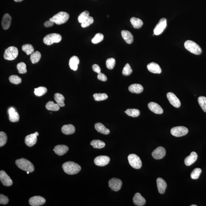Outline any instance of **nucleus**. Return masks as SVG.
I'll use <instances>...</instances> for the list:
<instances>
[{
    "label": "nucleus",
    "mask_w": 206,
    "mask_h": 206,
    "mask_svg": "<svg viewBox=\"0 0 206 206\" xmlns=\"http://www.w3.org/2000/svg\"><path fill=\"white\" fill-rule=\"evenodd\" d=\"M131 24L135 29H139L143 25V22L140 19L133 17L130 19Z\"/></svg>",
    "instance_id": "c756f323"
},
{
    "label": "nucleus",
    "mask_w": 206,
    "mask_h": 206,
    "mask_svg": "<svg viewBox=\"0 0 206 206\" xmlns=\"http://www.w3.org/2000/svg\"><path fill=\"white\" fill-rule=\"evenodd\" d=\"M95 100L97 101H100L105 100L108 97L107 95L105 93H94L93 95Z\"/></svg>",
    "instance_id": "4c0bfd02"
},
{
    "label": "nucleus",
    "mask_w": 206,
    "mask_h": 206,
    "mask_svg": "<svg viewBox=\"0 0 206 206\" xmlns=\"http://www.w3.org/2000/svg\"><path fill=\"white\" fill-rule=\"evenodd\" d=\"M54 23L53 22H52L51 20H50L46 21L44 23V25L46 27L49 28L53 26Z\"/></svg>",
    "instance_id": "864d4df0"
},
{
    "label": "nucleus",
    "mask_w": 206,
    "mask_h": 206,
    "mask_svg": "<svg viewBox=\"0 0 206 206\" xmlns=\"http://www.w3.org/2000/svg\"><path fill=\"white\" fill-rule=\"evenodd\" d=\"M198 158L197 153L196 152H192L191 153L189 156H187L185 158L184 160V163L185 165L187 166L191 165L196 162Z\"/></svg>",
    "instance_id": "4be33fe9"
},
{
    "label": "nucleus",
    "mask_w": 206,
    "mask_h": 206,
    "mask_svg": "<svg viewBox=\"0 0 206 206\" xmlns=\"http://www.w3.org/2000/svg\"><path fill=\"white\" fill-rule=\"evenodd\" d=\"M149 108L152 112L157 114H161L163 113L162 108L161 106L156 103L151 102L149 103L148 105Z\"/></svg>",
    "instance_id": "a211bd4d"
},
{
    "label": "nucleus",
    "mask_w": 206,
    "mask_h": 206,
    "mask_svg": "<svg viewBox=\"0 0 206 206\" xmlns=\"http://www.w3.org/2000/svg\"><path fill=\"white\" fill-rule=\"evenodd\" d=\"M64 172L68 175H73L78 173L81 170V167L78 164L73 161H68L62 165Z\"/></svg>",
    "instance_id": "f257e3e1"
},
{
    "label": "nucleus",
    "mask_w": 206,
    "mask_h": 206,
    "mask_svg": "<svg viewBox=\"0 0 206 206\" xmlns=\"http://www.w3.org/2000/svg\"><path fill=\"white\" fill-rule=\"evenodd\" d=\"M95 129L97 131V132L101 133L107 135L110 133V131L109 129L106 128L105 126L102 124L98 123L95 125Z\"/></svg>",
    "instance_id": "c85d7f7f"
},
{
    "label": "nucleus",
    "mask_w": 206,
    "mask_h": 206,
    "mask_svg": "<svg viewBox=\"0 0 206 206\" xmlns=\"http://www.w3.org/2000/svg\"><path fill=\"white\" fill-rule=\"evenodd\" d=\"M61 36L57 33H51L44 38L43 42L46 45L50 46L55 43H58L61 40Z\"/></svg>",
    "instance_id": "39448f33"
},
{
    "label": "nucleus",
    "mask_w": 206,
    "mask_h": 206,
    "mask_svg": "<svg viewBox=\"0 0 206 206\" xmlns=\"http://www.w3.org/2000/svg\"><path fill=\"white\" fill-rule=\"evenodd\" d=\"M185 48L188 51L194 54L200 55L202 52V50L200 46L194 41L188 40L184 43Z\"/></svg>",
    "instance_id": "20e7f679"
},
{
    "label": "nucleus",
    "mask_w": 206,
    "mask_h": 206,
    "mask_svg": "<svg viewBox=\"0 0 206 206\" xmlns=\"http://www.w3.org/2000/svg\"><path fill=\"white\" fill-rule=\"evenodd\" d=\"M188 128L184 126H177L172 128L171 130V133L172 136L176 137H182L188 133Z\"/></svg>",
    "instance_id": "6e6552de"
},
{
    "label": "nucleus",
    "mask_w": 206,
    "mask_h": 206,
    "mask_svg": "<svg viewBox=\"0 0 206 206\" xmlns=\"http://www.w3.org/2000/svg\"><path fill=\"white\" fill-rule=\"evenodd\" d=\"M94 22V20L92 17L89 16L85 20V21L81 23V26L82 28H85L89 26L92 24Z\"/></svg>",
    "instance_id": "a18cd8bd"
},
{
    "label": "nucleus",
    "mask_w": 206,
    "mask_h": 206,
    "mask_svg": "<svg viewBox=\"0 0 206 206\" xmlns=\"http://www.w3.org/2000/svg\"><path fill=\"white\" fill-rule=\"evenodd\" d=\"M46 200L44 198L39 196H33L30 199L29 202L32 206H39L43 205Z\"/></svg>",
    "instance_id": "ddd939ff"
},
{
    "label": "nucleus",
    "mask_w": 206,
    "mask_h": 206,
    "mask_svg": "<svg viewBox=\"0 0 206 206\" xmlns=\"http://www.w3.org/2000/svg\"><path fill=\"white\" fill-rule=\"evenodd\" d=\"M29 173H30V172H27V174H29Z\"/></svg>",
    "instance_id": "4d7b16f0"
},
{
    "label": "nucleus",
    "mask_w": 206,
    "mask_h": 206,
    "mask_svg": "<svg viewBox=\"0 0 206 206\" xmlns=\"http://www.w3.org/2000/svg\"><path fill=\"white\" fill-rule=\"evenodd\" d=\"M166 155V150L162 147H157L153 150L152 153V156L155 159L159 160L162 159Z\"/></svg>",
    "instance_id": "2eb2a0df"
},
{
    "label": "nucleus",
    "mask_w": 206,
    "mask_h": 206,
    "mask_svg": "<svg viewBox=\"0 0 206 206\" xmlns=\"http://www.w3.org/2000/svg\"><path fill=\"white\" fill-rule=\"evenodd\" d=\"M128 161L133 168L136 169L141 168L142 165V161L137 155L131 154L128 155Z\"/></svg>",
    "instance_id": "0eeeda50"
},
{
    "label": "nucleus",
    "mask_w": 206,
    "mask_h": 206,
    "mask_svg": "<svg viewBox=\"0 0 206 206\" xmlns=\"http://www.w3.org/2000/svg\"><path fill=\"white\" fill-rule=\"evenodd\" d=\"M41 57L40 52L39 51H35L31 54L30 56V60L33 64L38 62Z\"/></svg>",
    "instance_id": "473e14b6"
},
{
    "label": "nucleus",
    "mask_w": 206,
    "mask_h": 206,
    "mask_svg": "<svg viewBox=\"0 0 206 206\" xmlns=\"http://www.w3.org/2000/svg\"><path fill=\"white\" fill-rule=\"evenodd\" d=\"M69 14L64 12H60L55 14L50 19L57 25H60L65 23L69 20Z\"/></svg>",
    "instance_id": "7ed1b4c3"
},
{
    "label": "nucleus",
    "mask_w": 206,
    "mask_h": 206,
    "mask_svg": "<svg viewBox=\"0 0 206 206\" xmlns=\"http://www.w3.org/2000/svg\"><path fill=\"white\" fill-rule=\"evenodd\" d=\"M127 115L133 117H137L140 115V112L137 109H128L125 112Z\"/></svg>",
    "instance_id": "f704fd0d"
},
{
    "label": "nucleus",
    "mask_w": 206,
    "mask_h": 206,
    "mask_svg": "<svg viewBox=\"0 0 206 206\" xmlns=\"http://www.w3.org/2000/svg\"><path fill=\"white\" fill-rule=\"evenodd\" d=\"M12 17L8 14H4L3 16L2 21V26L4 30L8 29L10 26Z\"/></svg>",
    "instance_id": "6ab92c4d"
},
{
    "label": "nucleus",
    "mask_w": 206,
    "mask_h": 206,
    "mask_svg": "<svg viewBox=\"0 0 206 206\" xmlns=\"http://www.w3.org/2000/svg\"><path fill=\"white\" fill-rule=\"evenodd\" d=\"M61 131L65 134H72L75 132V128L71 124L65 125L61 128Z\"/></svg>",
    "instance_id": "cd10ccee"
},
{
    "label": "nucleus",
    "mask_w": 206,
    "mask_h": 206,
    "mask_svg": "<svg viewBox=\"0 0 206 206\" xmlns=\"http://www.w3.org/2000/svg\"><path fill=\"white\" fill-rule=\"evenodd\" d=\"M110 161V158L107 156H99L95 158V164L98 166H104L108 164Z\"/></svg>",
    "instance_id": "f8f14e48"
},
{
    "label": "nucleus",
    "mask_w": 206,
    "mask_h": 206,
    "mask_svg": "<svg viewBox=\"0 0 206 206\" xmlns=\"http://www.w3.org/2000/svg\"><path fill=\"white\" fill-rule=\"evenodd\" d=\"M122 37L125 42L128 44H132L134 41V37L130 32L127 30H123L121 31Z\"/></svg>",
    "instance_id": "393cba45"
},
{
    "label": "nucleus",
    "mask_w": 206,
    "mask_h": 206,
    "mask_svg": "<svg viewBox=\"0 0 206 206\" xmlns=\"http://www.w3.org/2000/svg\"><path fill=\"white\" fill-rule=\"evenodd\" d=\"M198 101L201 108L206 113V97L204 96L199 97L198 98Z\"/></svg>",
    "instance_id": "58836bf2"
},
{
    "label": "nucleus",
    "mask_w": 206,
    "mask_h": 206,
    "mask_svg": "<svg viewBox=\"0 0 206 206\" xmlns=\"http://www.w3.org/2000/svg\"><path fill=\"white\" fill-rule=\"evenodd\" d=\"M54 99L57 102V104L60 107H64L65 106L64 103L65 97L63 95L60 93H55Z\"/></svg>",
    "instance_id": "7c9ffc66"
},
{
    "label": "nucleus",
    "mask_w": 206,
    "mask_h": 206,
    "mask_svg": "<svg viewBox=\"0 0 206 206\" xmlns=\"http://www.w3.org/2000/svg\"><path fill=\"white\" fill-rule=\"evenodd\" d=\"M128 89L131 93H140L143 92L144 88L140 84H134L130 85Z\"/></svg>",
    "instance_id": "bb28decb"
},
{
    "label": "nucleus",
    "mask_w": 206,
    "mask_h": 206,
    "mask_svg": "<svg viewBox=\"0 0 206 206\" xmlns=\"http://www.w3.org/2000/svg\"><path fill=\"white\" fill-rule=\"evenodd\" d=\"M202 172V170L200 168H196L191 172V177L193 180H197Z\"/></svg>",
    "instance_id": "ea45409f"
},
{
    "label": "nucleus",
    "mask_w": 206,
    "mask_h": 206,
    "mask_svg": "<svg viewBox=\"0 0 206 206\" xmlns=\"http://www.w3.org/2000/svg\"><path fill=\"white\" fill-rule=\"evenodd\" d=\"M89 16V13L88 11H85L81 14L78 17L79 23H81L88 18Z\"/></svg>",
    "instance_id": "37998d69"
},
{
    "label": "nucleus",
    "mask_w": 206,
    "mask_h": 206,
    "mask_svg": "<svg viewBox=\"0 0 206 206\" xmlns=\"http://www.w3.org/2000/svg\"><path fill=\"white\" fill-rule=\"evenodd\" d=\"M91 145L95 149H102L105 146V144L104 142L99 140H94L92 141Z\"/></svg>",
    "instance_id": "c9c22d12"
},
{
    "label": "nucleus",
    "mask_w": 206,
    "mask_h": 206,
    "mask_svg": "<svg viewBox=\"0 0 206 206\" xmlns=\"http://www.w3.org/2000/svg\"><path fill=\"white\" fill-rule=\"evenodd\" d=\"M47 91L46 88L44 87L41 86L34 89V93L36 96L40 97L45 94L47 93Z\"/></svg>",
    "instance_id": "e433bc0d"
},
{
    "label": "nucleus",
    "mask_w": 206,
    "mask_h": 206,
    "mask_svg": "<svg viewBox=\"0 0 206 206\" xmlns=\"http://www.w3.org/2000/svg\"><path fill=\"white\" fill-rule=\"evenodd\" d=\"M97 78L98 80L102 81H106L107 80V77L105 74L102 73L98 74Z\"/></svg>",
    "instance_id": "3c124183"
},
{
    "label": "nucleus",
    "mask_w": 206,
    "mask_h": 206,
    "mask_svg": "<svg viewBox=\"0 0 206 206\" xmlns=\"http://www.w3.org/2000/svg\"><path fill=\"white\" fill-rule=\"evenodd\" d=\"M147 68L150 72L153 73L160 74L161 72V69L157 63L151 62L147 65Z\"/></svg>",
    "instance_id": "412c9836"
},
{
    "label": "nucleus",
    "mask_w": 206,
    "mask_h": 206,
    "mask_svg": "<svg viewBox=\"0 0 206 206\" xmlns=\"http://www.w3.org/2000/svg\"><path fill=\"white\" fill-rule=\"evenodd\" d=\"M79 63H80V60L78 57L76 56H73L69 61V67L73 70L77 71L78 68Z\"/></svg>",
    "instance_id": "a878e982"
},
{
    "label": "nucleus",
    "mask_w": 206,
    "mask_h": 206,
    "mask_svg": "<svg viewBox=\"0 0 206 206\" xmlns=\"http://www.w3.org/2000/svg\"><path fill=\"white\" fill-rule=\"evenodd\" d=\"M133 201L135 205L138 206H142L145 205L146 200L140 193H136L133 198Z\"/></svg>",
    "instance_id": "5701e85b"
},
{
    "label": "nucleus",
    "mask_w": 206,
    "mask_h": 206,
    "mask_svg": "<svg viewBox=\"0 0 206 206\" xmlns=\"http://www.w3.org/2000/svg\"><path fill=\"white\" fill-rule=\"evenodd\" d=\"M93 70L98 74L101 73V69L100 66L97 64H94L93 66Z\"/></svg>",
    "instance_id": "603ef678"
},
{
    "label": "nucleus",
    "mask_w": 206,
    "mask_h": 206,
    "mask_svg": "<svg viewBox=\"0 0 206 206\" xmlns=\"http://www.w3.org/2000/svg\"><path fill=\"white\" fill-rule=\"evenodd\" d=\"M167 97L172 105L176 108H179L180 106V100L173 93L169 92L167 93Z\"/></svg>",
    "instance_id": "dca6fc26"
},
{
    "label": "nucleus",
    "mask_w": 206,
    "mask_h": 206,
    "mask_svg": "<svg viewBox=\"0 0 206 206\" xmlns=\"http://www.w3.org/2000/svg\"><path fill=\"white\" fill-rule=\"evenodd\" d=\"M9 119L12 122H17L19 120V115L13 107L9 108L8 110Z\"/></svg>",
    "instance_id": "f3484780"
},
{
    "label": "nucleus",
    "mask_w": 206,
    "mask_h": 206,
    "mask_svg": "<svg viewBox=\"0 0 206 206\" xmlns=\"http://www.w3.org/2000/svg\"><path fill=\"white\" fill-rule=\"evenodd\" d=\"M18 54V50L16 47H9L5 51L4 57L5 59L8 61H13L17 58Z\"/></svg>",
    "instance_id": "423d86ee"
},
{
    "label": "nucleus",
    "mask_w": 206,
    "mask_h": 206,
    "mask_svg": "<svg viewBox=\"0 0 206 206\" xmlns=\"http://www.w3.org/2000/svg\"><path fill=\"white\" fill-rule=\"evenodd\" d=\"M46 108L49 110L57 111L59 110L60 107L57 104H55L52 101H49L46 105Z\"/></svg>",
    "instance_id": "2f4dec72"
},
{
    "label": "nucleus",
    "mask_w": 206,
    "mask_h": 206,
    "mask_svg": "<svg viewBox=\"0 0 206 206\" xmlns=\"http://www.w3.org/2000/svg\"><path fill=\"white\" fill-rule=\"evenodd\" d=\"M14 1L15 2H22L23 0H14Z\"/></svg>",
    "instance_id": "5fc2aeb1"
},
{
    "label": "nucleus",
    "mask_w": 206,
    "mask_h": 206,
    "mask_svg": "<svg viewBox=\"0 0 206 206\" xmlns=\"http://www.w3.org/2000/svg\"><path fill=\"white\" fill-rule=\"evenodd\" d=\"M9 202V200L7 196L1 194L0 195V204L6 205Z\"/></svg>",
    "instance_id": "8fccbe9b"
},
{
    "label": "nucleus",
    "mask_w": 206,
    "mask_h": 206,
    "mask_svg": "<svg viewBox=\"0 0 206 206\" xmlns=\"http://www.w3.org/2000/svg\"><path fill=\"white\" fill-rule=\"evenodd\" d=\"M69 148L67 146L63 145H59L56 146L53 150L57 155L59 156H62L67 153Z\"/></svg>",
    "instance_id": "b1692460"
},
{
    "label": "nucleus",
    "mask_w": 206,
    "mask_h": 206,
    "mask_svg": "<svg viewBox=\"0 0 206 206\" xmlns=\"http://www.w3.org/2000/svg\"><path fill=\"white\" fill-rule=\"evenodd\" d=\"M191 206H196V205H191Z\"/></svg>",
    "instance_id": "6e6d98bb"
},
{
    "label": "nucleus",
    "mask_w": 206,
    "mask_h": 206,
    "mask_svg": "<svg viewBox=\"0 0 206 206\" xmlns=\"http://www.w3.org/2000/svg\"><path fill=\"white\" fill-rule=\"evenodd\" d=\"M17 69L19 73L20 74H25L27 72L26 65L23 62H21L17 64Z\"/></svg>",
    "instance_id": "a19ab883"
},
{
    "label": "nucleus",
    "mask_w": 206,
    "mask_h": 206,
    "mask_svg": "<svg viewBox=\"0 0 206 206\" xmlns=\"http://www.w3.org/2000/svg\"><path fill=\"white\" fill-rule=\"evenodd\" d=\"M39 133L36 132L27 136L25 138V143L28 147H31L35 144L37 142V136H39Z\"/></svg>",
    "instance_id": "9b49d317"
},
{
    "label": "nucleus",
    "mask_w": 206,
    "mask_h": 206,
    "mask_svg": "<svg viewBox=\"0 0 206 206\" xmlns=\"http://www.w3.org/2000/svg\"><path fill=\"white\" fill-rule=\"evenodd\" d=\"M10 82L14 85H18L22 82V79L18 76L15 75H13L10 76L9 77Z\"/></svg>",
    "instance_id": "79ce46f5"
},
{
    "label": "nucleus",
    "mask_w": 206,
    "mask_h": 206,
    "mask_svg": "<svg viewBox=\"0 0 206 206\" xmlns=\"http://www.w3.org/2000/svg\"><path fill=\"white\" fill-rule=\"evenodd\" d=\"M156 183L159 192L161 194H164L167 188V184L165 181L162 178L159 177L157 179Z\"/></svg>",
    "instance_id": "aec40b11"
},
{
    "label": "nucleus",
    "mask_w": 206,
    "mask_h": 206,
    "mask_svg": "<svg viewBox=\"0 0 206 206\" xmlns=\"http://www.w3.org/2000/svg\"><path fill=\"white\" fill-rule=\"evenodd\" d=\"M167 26V20L165 18L161 19L153 30L155 35H159L163 33Z\"/></svg>",
    "instance_id": "1a4fd4ad"
},
{
    "label": "nucleus",
    "mask_w": 206,
    "mask_h": 206,
    "mask_svg": "<svg viewBox=\"0 0 206 206\" xmlns=\"http://www.w3.org/2000/svg\"><path fill=\"white\" fill-rule=\"evenodd\" d=\"M16 164L18 167L26 172H34V166L30 161L25 158H22L16 160Z\"/></svg>",
    "instance_id": "f03ea898"
},
{
    "label": "nucleus",
    "mask_w": 206,
    "mask_h": 206,
    "mask_svg": "<svg viewBox=\"0 0 206 206\" xmlns=\"http://www.w3.org/2000/svg\"><path fill=\"white\" fill-rule=\"evenodd\" d=\"M115 58H109L106 61V66L109 69H112L115 66Z\"/></svg>",
    "instance_id": "de8ad7c7"
},
{
    "label": "nucleus",
    "mask_w": 206,
    "mask_h": 206,
    "mask_svg": "<svg viewBox=\"0 0 206 206\" xmlns=\"http://www.w3.org/2000/svg\"><path fill=\"white\" fill-rule=\"evenodd\" d=\"M132 69L128 63L125 65L122 71V74L124 76H129L132 73Z\"/></svg>",
    "instance_id": "09e8293b"
},
{
    "label": "nucleus",
    "mask_w": 206,
    "mask_h": 206,
    "mask_svg": "<svg viewBox=\"0 0 206 206\" xmlns=\"http://www.w3.org/2000/svg\"><path fill=\"white\" fill-rule=\"evenodd\" d=\"M22 50L26 53L27 55H30L34 52V49L30 44H24L22 46Z\"/></svg>",
    "instance_id": "72a5a7b5"
},
{
    "label": "nucleus",
    "mask_w": 206,
    "mask_h": 206,
    "mask_svg": "<svg viewBox=\"0 0 206 206\" xmlns=\"http://www.w3.org/2000/svg\"><path fill=\"white\" fill-rule=\"evenodd\" d=\"M7 137L5 133L2 131L0 132V147L4 146L7 142Z\"/></svg>",
    "instance_id": "49530a36"
},
{
    "label": "nucleus",
    "mask_w": 206,
    "mask_h": 206,
    "mask_svg": "<svg viewBox=\"0 0 206 206\" xmlns=\"http://www.w3.org/2000/svg\"><path fill=\"white\" fill-rule=\"evenodd\" d=\"M109 187L115 191H118L121 189L122 182L120 179L113 178L110 179L109 182Z\"/></svg>",
    "instance_id": "9d476101"
},
{
    "label": "nucleus",
    "mask_w": 206,
    "mask_h": 206,
    "mask_svg": "<svg viewBox=\"0 0 206 206\" xmlns=\"http://www.w3.org/2000/svg\"><path fill=\"white\" fill-rule=\"evenodd\" d=\"M104 38V35L101 33H97L95 36L92 39V42L94 44L99 43L103 40Z\"/></svg>",
    "instance_id": "c03bdc74"
},
{
    "label": "nucleus",
    "mask_w": 206,
    "mask_h": 206,
    "mask_svg": "<svg viewBox=\"0 0 206 206\" xmlns=\"http://www.w3.org/2000/svg\"><path fill=\"white\" fill-rule=\"evenodd\" d=\"M0 180L2 183L6 186H10L13 184V182L10 177L4 171L0 172Z\"/></svg>",
    "instance_id": "4468645a"
}]
</instances>
